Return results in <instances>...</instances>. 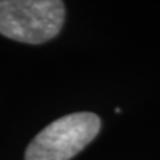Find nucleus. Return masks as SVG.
Listing matches in <instances>:
<instances>
[{
    "mask_svg": "<svg viewBox=\"0 0 160 160\" xmlns=\"http://www.w3.org/2000/svg\"><path fill=\"white\" fill-rule=\"evenodd\" d=\"M100 131L92 112H76L55 120L32 139L26 160H69L83 151Z\"/></svg>",
    "mask_w": 160,
    "mask_h": 160,
    "instance_id": "obj_2",
    "label": "nucleus"
},
{
    "mask_svg": "<svg viewBox=\"0 0 160 160\" xmlns=\"http://www.w3.org/2000/svg\"><path fill=\"white\" fill-rule=\"evenodd\" d=\"M66 7L59 0H0V33L22 43L40 44L60 32Z\"/></svg>",
    "mask_w": 160,
    "mask_h": 160,
    "instance_id": "obj_1",
    "label": "nucleus"
}]
</instances>
